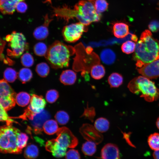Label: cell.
I'll return each mask as SVG.
<instances>
[{"label": "cell", "instance_id": "cell-1", "mask_svg": "<svg viewBox=\"0 0 159 159\" xmlns=\"http://www.w3.org/2000/svg\"><path fill=\"white\" fill-rule=\"evenodd\" d=\"M132 58L137 68L159 59V41L153 37L149 30L142 33Z\"/></svg>", "mask_w": 159, "mask_h": 159}, {"label": "cell", "instance_id": "cell-2", "mask_svg": "<svg viewBox=\"0 0 159 159\" xmlns=\"http://www.w3.org/2000/svg\"><path fill=\"white\" fill-rule=\"evenodd\" d=\"M74 53L72 47L56 41L49 46L45 57L52 67L57 69L68 67Z\"/></svg>", "mask_w": 159, "mask_h": 159}, {"label": "cell", "instance_id": "cell-3", "mask_svg": "<svg viewBox=\"0 0 159 159\" xmlns=\"http://www.w3.org/2000/svg\"><path fill=\"white\" fill-rule=\"evenodd\" d=\"M127 87L132 93L140 95L148 102L156 101L159 97V89L155 82L143 76L133 79L129 83Z\"/></svg>", "mask_w": 159, "mask_h": 159}, {"label": "cell", "instance_id": "cell-4", "mask_svg": "<svg viewBox=\"0 0 159 159\" xmlns=\"http://www.w3.org/2000/svg\"><path fill=\"white\" fill-rule=\"evenodd\" d=\"M20 131L12 124L2 126L0 129V150L3 153H21L17 145V139Z\"/></svg>", "mask_w": 159, "mask_h": 159}, {"label": "cell", "instance_id": "cell-5", "mask_svg": "<svg viewBox=\"0 0 159 159\" xmlns=\"http://www.w3.org/2000/svg\"><path fill=\"white\" fill-rule=\"evenodd\" d=\"M95 2L94 0H81L74 6L76 18L86 26L100 19L101 14L96 11Z\"/></svg>", "mask_w": 159, "mask_h": 159}, {"label": "cell", "instance_id": "cell-6", "mask_svg": "<svg viewBox=\"0 0 159 159\" xmlns=\"http://www.w3.org/2000/svg\"><path fill=\"white\" fill-rule=\"evenodd\" d=\"M5 40L9 42V48L7 50V53L10 57H18L24 51L28 49V43L22 33L13 31L6 36Z\"/></svg>", "mask_w": 159, "mask_h": 159}, {"label": "cell", "instance_id": "cell-7", "mask_svg": "<svg viewBox=\"0 0 159 159\" xmlns=\"http://www.w3.org/2000/svg\"><path fill=\"white\" fill-rule=\"evenodd\" d=\"M86 26L80 22L65 26L62 31L64 40L69 43H74L77 41L81 37L83 32L87 31Z\"/></svg>", "mask_w": 159, "mask_h": 159}, {"label": "cell", "instance_id": "cell-8", "mask_svg": "<svg viewBox=\"0 0 159 159\" xmlns=\"http://www.w3.org/2000/svg\"><path fill=\"white\" fill-rule=\"evenodd\" d=\"M55 139L59 145L67 150L68 148H73L78 145V140L71 130L64 127L59 128Z\"/></svg>", "mask_w": 159, "mask_h": 159}, {"label": "cell", "instance_id": "cell-9", "mask_svg": "<svg viewBox=\"0 0 159 159\" xmlns=\"http://www.w3.org/2000/svg\"><path fill=\"white\" fill-rule=\"evenodd\" d=\"M80 132L85 139L93 142L96 144L101 143L103 139L101 133L97 130L94 127L89 124H83L80 128Z\"/></svg>", "mask_w": 159, "mask_h": 159}, {"label": "cell", "instance_id": "cell-10", "mask_svg": "<svg viewBox=\"0 0 159 159\" xmlns=\"http://www.w3.org/2000/svg\"><path fill=\"white\" fill-rule=\"evenodd\" d=\"M137 71L142 76L150 79L159 77V59L138 68Z\"/></svg>", "mask_w": 159, "mask_h": 159}, {"label": "cell", "instance_id": "cell-11", "mask_svg": "<svg viewBox=\"0 0 159 159\" xmlns=\"http://www.w3.org/2000/svg\"><path fill=\"white\" fill-rule=\"evenodd\" d=\"M50 117L49 113L44 110L41 112L36 114L30 123L36 134H40L43 130V126L45 122Z\"/></svg>", "mask_w": 159, "mask_h": 159}, {"label": "cell", "instance_id": "cell-12", "mask_svg": "<svg viewBox=\"0 0 159 159\" xmlns=\"http://www.w3.org/2000/svg\"><path fill=\"white\" fill-rule=\"evenodd\" d=\"M46 105V102L42 96L34 94L32 96L30 104L27 108L36 115L44 110Z\"/></svg>", "mask_w": 159, "mask_h": 159}, {"label": "cell", "instance_id": "cell-13", "mask_svg": "<svg viewBox=\"0 0 159 159\" xmlns=\"http://www.w3.org/2000/svg\"><path fill=\"white\" fill-rule=\"evenodd\" d=\"M102 159H120L119 150L117 146L114 144L109 143L102 148Z\"/></svg>", "mask_w": 159, "mask_h": 159}, {"label": "cell", "instance_id": "cell-14", "mask_svg": "<svg viewBox=\"0 0 159 159\" xmlns=\"http://www.w3.org/2000/svg\"><path fill=\"white\" fill-rule=\"evenodd\" d=\"M45 148L47 150L52 153L56 157H62L65 155L66 153L67 150L60 147L55 139L48 141L46 143Z\"/></svg>", "mask_w": 159, "mask_h": 159}, {"label": "cell", "instance_id": "cell-15", "mask_svg": "<svg viewBox=\"0 0 159 159\" xmlns=\"http://www.w3.org/2000/svg\"><path fill=\"white\" fill-rule=\"evenodd\" d=\"M24 0H0V9L3 14H12L16 9L17 5Z\"/></svg>", "mask_w": 159, "mask_h": 159}, {"label": "cell", "instance_id": "cell-16", "mask_svg": "<svg viewBox=\"0 0 159 159\" xmlns=\"http://www.w3.org/2000/svg\"><path fill=\"white\" fill-rule=\"evenodd\" d=\"M51 20L47 18L45 19L44 24L37 28L33 32V36L38 40H43L45 39L49 34L48 26Z\"/></svg>", "mask_w": 159, "mask_h": 159}, {"label": "cell", "instance_id": "cell-17", "mask_svg": "<svg viewBox=\"0 0 159 159\" xmlns=\"http://www.w3.org/2000/svg\"><path fill=\"white\" fill-rule=\"evenodd\" d=\"M129 27L127 24L123 22H117L114 25L113 33L117 38H122L125 37L129 33Z\"/></svg>", "mask_w": 159, "mask_h": 159}, {"label": "cell", "instance_id": "cell-18", "mask_svg": "<svg viewBox=\"0 0 159 159\" xmlns=\"http://www.w3.org/2000/svg\"><path fill=\"white\" fill-rule=\"evenodd\" d=\"M76 79V73L70 69L63 71L59 78L61 82L65 85H71L74 84Z\"/></svg>", "mask_w": 159, "mask_h": 159}, {"label": "cell", "instance_id": "cell-19", "mask_svg": "<svg viewBox=\"0 0 159 159\" xmlns=\"http://www.w3.org/2000/svg\"><path fill=\"white\" fill-rule=\"evenodd\" d=\"M0 97L10 95L16 96L13 89L4 79L0 80Z\"/></svg>", "mask_w": 159, "mask_h": 159}, {"label": "cell", "instance_id": "cell-20", "mask_svg": "<svg viewBox=\"0 0 159 159\" xmlns=\"http://www.w3.org/2000/svg\"><path fill=\"white\" fill-rule=\"evenodd\" d=\"M16 97L13 95L1 97L0 105L6 111L9 110L15 105Z\"/></svg>", "mask_w": 159, "mask_h": 159}, {"label": "cell", "instance_id": "cell-21", "mask_svg": "<svg viewBox=\"0 0 159 159\" xmlns=\"http://www.w3.org/2000/svg\"><path fill=\"white\" fill-rule=\"evenodd\" d=\"M43 128L44 132L49 135L57 133L59 129L57 122L52 119L47 120L44 123Z\"/></svg>", "mask_w": 159, "mask_h": 159}, {"label": "cell", "instance_id": "cell-22", "mask_svg": "<svg viewBox=\"0 0 159 159\" xmlns=\"http://www.w3.org/2000/svg\"><path fill=\"white\" fill-rule=\"evenodd\" d=\"M110 126L108 120L104 117L97 118L95 121L94 127L99 132L103 133L107 131Z\"/></svg>", "mask_w": 159, "mask_h": 159}, {"label": "cell", "instance_id": "cell-23", "mask_svg": "<svg viewBox=\"0 0 159 159\" xmlns=\"http://www.w3.org/2000/svg\"><path fill=\"white\" fill-rule=\"evenodd\" d=\"M101 58L102 61L106 64H110L114 62L115 59V55L111 49H106L102 52Z\"/></svg>", "mask_w": 159, "mask_h": 159}, {"label": "cell", "instance_id": "cell-24", "mask_svg": "<svg viewBox=\"0 0 159 159\" xmlns=\"http://www.w3.org/2000/svg\"><path fill=\"white\" fill-rule=\"evenodd\" d=\"M108 83L111 87H118L123 82V78L120 74L116 72L113 73L108 77Z\"/></svg>", "mask_w": 159, "mask_h": 159}, {"label": "cell", "instance_id": "cell-25", "mask_svg": "<svg viewBox=\"0 0 159 159\" xmlns=\"http://www.w3.org/2000/svg\"><path fill=\"white\" fill-rule=\"evenodd\" d=\"M105 74V69L102 64H97L92 67L91 69L90 74L92 78L95 80L102 78Z\"/></svg>", "mask_w": 159, "mask_h": 159}, {"label": "cell", "instance_id": "cell-26", "mask_svg": "<svg viewBox=\"0 0 159 159\" xmlns=\"http://www.w3.org/2000/svg\"><path fill=\"white\" fill-rule=\"evenodd\" d=\"M39 154L37 147L33 144H29L25 148L24 152L25 158L27 159H34L37 158Z\"/></svg>", "mask_w": 159, "mask_h": 159}, {"label": "cell", "instance_id": "cell-27", "mask_svg": "<svg viewBox=\"0 0 159 159\" xmlns=\"http://www.w3.org/2000/svg\"><path fill=\"white\" fill-rule=\"evenodd\" d=\"M30 96L27 92H21L16 95V103L19 106L24 107L28 105L30 101Z\"/></svg>", "mask_w": 159, "mask_h": 159}, {"label": "cell", "instance_id": "cell-28", "mask_svg": "<svg viewBox=\"0 0 159 159\" xmlns=\"http://www.w3.org/2000/svg\"><path fill=\"white\" fill-rule=\"evenodd\" d=\"M82 150L85 155L92 156L96 151V144L93 142L87 141L83 144Z\"/></svg>", "mask_w": 159, "mask_h": 159}, {"label": "cell", "instance_id": "cell-29", "mask_svg": "<svg viewBox=\"0 0 159 159\" xmlns=\"http://www.w3.org/2000/svg\"><path fill=\"white\" fill-rule=\"evenodd\" d=\"M19 80L23 84L29 81L32 77V73L31 69L27 68L21 69L18 74Z\"/></svg>", "mask_w": 159, "mask_h": 159}, {"label": "cell", "instance_id": "cell-30", "mask_svg": "<svg viewBox=\"0 0 159 159\" xmlns=\"http://www.w3.org/2000/svg\"><path fill=\"white\" fill-rule=\"evenodd\" d=\"M148 142L152 150L155 151L159 150V133L155 132L150 134L148 137Z\"/></svg>", "mask_w": 159, "mask_h": 159}, {"label": "cell", "instance_id": "cell-31", "mask_svg": "<svg viewBox=\"0 0 159 159\" xmlns=\"http://www.w3.org/2000/svg\"><path fill=\"white\" fill-rule=\"evenodd\" d=\"M49 67L46 63L42 62L37 65L36 71L38 74L42 77H45L49 72Z\"/></svg>", "mask_w": 159, "mask_h": 159}, {"label": "cell", "instance_id": "cell-32", "mask_svg": "<svg viewBox=\"0 0 159 159\" xmlns=\"http://www.w3.org/2000/svg\"><path fill=\"white\" fill-rule=\"evenodd\" d=\"M54 117L57 122L61 125L66 124L68 122L69 118L68 113L64 111L57 112Z\"/></svg>", "mask_w": 159, "mask_h": 159}, {"label": "cell", "instance_id": "cell-33", "mask_svg": "<svg viewBox=\"0 0 159 159\" xmlns=\"http://www.w3.org/2000/svg\"><path fill=\"white\" fill-rule=\"evenodd\" d=\"M4 79L7 82H14L17 77L16 71L13 69L8 67L6 69L4 72Z\"/></svg>", "mask_w": 159, "mask_h": 159}, {"label": "cell", "instance_id": "cell-34", "mask_svg": "<svg viewBox=\"0 0 159 159\" xmlns=\"http://www.w3.org/2000/svg\"><path fill=\"white\" fill-rule=\"evenodd\" d=\"M48 48L46 44L42 42L36 44L34 46V51L35 54L39 56H45Z\"/></svg>", "mask_w": 159, "mask_h": 159}, {"label": "cell", "instance_id": "cell-35", "mask_svg": "<svg viewBox=\"0 0 159 159\" xmlns=\"http://www.w3.org/2000/svg\"><path fill=\"white\" fill-rule=\"evenodd\" d=\"M28 138L26 134L23 132H19L17 135V145L19 150L21 152L22 149L26 146Z\"/></svg>", "mask_w": 159, "mask_h": 159}, {"label": "cell", "instance_id": "cell-36", "mask_svg": "<svg viewBox=\"0 0 159 159\" xmlns=\"http://www.w3.org/2000/svg\"><path fill=\"white\" fill-rule=\"evenodd\" d=\"M136 46V44L134 42L128 40L122 44L121 48L123 52L129 54L134 52Z\"/></svg>", "mask_w": 159, "mask_h": 159}, {"label": "cell", "instance_id": "cell-37", "mask_svg": "<svg viewBox=\"0 0 159 159\" xmlns=\"http://www.w3.org/2000/svg\"><path fill=\"white\" fill-rule=\"evenodd\" d=\"M95 115L96 112L94 107H89L87 104V107L84 109V112L80 117H84L93 122Z\"/></svg>", "mask_w": 159, "mask_h": 159}, {"label": "cell", "instance_id": "cell-38", "mask_svg": "<svg viewBox=\"0 0 159 159\" xmlns=\"http://www.w3.org/2000/svg\"><path fill=\"white\" fill-rule=\"evenodd\" d=\"M22 64L25 67H30L34 63V59L31 54L28 53H25L22 55L21 57Z\"/></svg>", "mask_w": 159, "mask_h": 159}, {"label": "cell", "instance_id": "cell-39", "mask_svg": "<svg viewBox=\"0 0 159 159\" xmlns=\"http://www.w3.org/2000/svg\"><path fill=\"white\" fill-rule=\"evenodd\" d=\"M95 5L96 11L100 14L105 11L108 7V4L105 0H96Z\"/></svg>", "mask_w": 159, "mask_h": 159}, {"label": "cell", "instance_id": "cell-40", "mask_svg": "<svg viewBox=\"0 0 159 159\" xmlns=\"http://www.w3.org/2000/svg\"><path fill=\"white\" fill-rule=\"evenodd\" d=\"M59 96V93L57 91L55 90H51L47 91L46 99L47 102L52 103L57 100Z\"/></svg>", "mask_w": 159, "mask_h": 159}, {"label": "cell", "instance_id": "cell-41", "mask_svg": "<svg viewBox=\"0 0 159 159\" xmlns=\"http://www.w3.org/2000/svg\"><path fill=\"white\" fill-rule=\"evenodd\" d=\"M0 120L2 122H6V124H12L13 122H16L8 116L7 111L0 105Z\"/></svg>", "mask_w": 159, "mask_h": 159}, {"label": "cell", "instance_id": "cell-42", "mask_svg": "<svg viewBox=\"0 0 159 159\" xmlns=\"http://www.w3.org/2000/svg\"><path fill=\"white\" fill-rule=\"evenodd\" d=\"M80 155L78 150L71 149L66 152L65 159H80Z\"/></svg>", "mask_w": 159, "mask_h": 159}, {"label": "cell", "instance_id": "cell-43", "mask_svg": "<svg viewBox=\"0 0 159 159\" xmlns=\"http://www.w3.org/2000/svg\"><path fill=\"white\" fill-rule=\"evenodd\" d=\"M148 28L152 32H157L159 30V22L156 20L151 21L148 25Z\"/></svg>", "mask_w": 159, "mask_h": 159}, {"label": "cell", "instance_id": "cell-44", "mask_svg": "<svg viewBox=\"0 0 159 159\" xmlns=\"http://www.w3.org/2000/svg\"><path fill=\"white\" fill-rule=\"evenodd\" d=\"M27 6L26 4L23 1L19 2L17 5L16 9L19 12L24 13L26 11Z\"/></svg>", "mask_w": 159, "mask_h": 159}, {"label": "cell", "instance_id": "cell-45", "mask_svg": "<svg viewBox=\"0 0 159 159\" xmlns=\"http://www.w3.org/2000/svg\"><path fill=\"white\" fill-rule=\"evenodd\" d=\"M153 156L154 159H159V150L155 151Z\"/></svg>", "mask_w": 159, "mask_h": 159}, {"label": "cell", "instance_id": "cell-46", "mask_svg": "<svg viewBox=\"0 0 159 159\" xmlns=\"http://www.w3.org/2000/svg\"><path fill=\"white\" fill-rule=\"evenodd\" d=\"M131 39L133 42H137L138 38L135 35L132 34L131 37Z\"/></svg>", "mask_w": 159, "mask_h": 159}, {"label": "cell", "instance_id": "cell-47", "mask_svg": "<svg viewBox=\"0 0 159 159\" xmlns=\"http://www.w3.org/2000/svg\"><path fill=\"white\" fill-rule=\"evenodd\" d=\"M156 125L157 127L159 130V117L157 119L156 122Z\"/></svg>", "mask_w": 159, "mask_h": 159}]
</instances>
